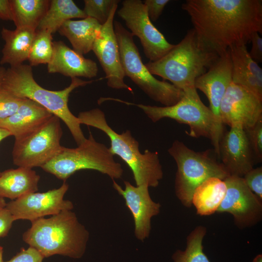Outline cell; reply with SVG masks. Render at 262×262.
<instances>
[{"label": "cell", "instance_id": "cell-24", "mask_svg": "<svg viewBox=\"0 0 262 262\" xmlns=\"http://www.w3.org/2000/svg\"><path fill=\"white\" fill-rule=\"evenodd\" d=\"M40 177L32 168L18 167L1 172L0 196L12 200L37 192Z\"/></svg>", "mask_w": 262, "mask_h": 262}, {"label": "cell", "instance_id": "cell-20", "mask_svg": "<svg viewBox=\"0 0 262 262\" xmlns=\"http://www.w3.org/2000/svg\"><path fill=\"white\" fill-rule=\"evenodd\" d=\"M53 115L39 104L24 98L15 114L0 120V128L7 130L15 140H19L38 129Z\"/></svg>", "mask_w": 262, "mask_h": 262}, {"label": "cell", "instance_id": "cell-19", "mask_svg": "<svg viewBox=\"0 0 262 262\" xmlns=\"http://www.w3.org/2000/svg\"><path fill=\"white\" fill-rule=\"evenodd\" d=\"M47 69L49 73H60L71 78H92L98 73L95 61L84 58L62 41H53V54Z\"/></svg>", "mask_w": 262, "mask_h": 262}, {"label": "cell", "instance_id": "cell-9", "mask_svg": "<svg viewBox=\"0 0 262 262\" xmlns=\"http://www.w3.org/2000/svg\"><path fill=\"white\" fill-rule=\"evenodd\" d=\"M141 109L153 122L168 118L187 125L191 137H204L213 139L215 131V121L209 107L201 100L196 90L184 93L182 98L176 103L168 106H157L134 104Z\"/></svg>", "mask_w": 262, "mask_h": 262}, {"label": "cell", "instance_id": "cell-35", "mask_svg": "<svg viewBox=\"0 0 262 262\" xmlns=\"http://www.w3.org/2000/svg\"><path fill=\"white\" fill-rule=\"evenodd\" d=\"M169 0H146L144 4L146 7L150 20L156 21L162 15L164 7L170 2Z\"/></svg>", "mask_w": 262, "mask_h": 262}, {"label": "cell", "instance_id": "cell-27", "mask_svg": "<svg viewBox=\"0 0 262 262\" xmlns=\"http://www.w3.org/2000/svg\"><path fill=\"white\" fill-rule=\"evenodd\" d=\"M87 17L83 10L72 0H51L46 14L37 30H46L52 34L66 21L74 18Z\"/></svg>", "mask_w": 262, "mask_h": 262}, {"label": "cell", "instance_id": "cell-17", "mask_svg": "<svg viewBox=\"0 0 262 262\" xmlns=\"http://www.w3.org/2000/svg\"><path fill=\"white\" fill-rule=\"evenodd\" d=\"M113 181V187L125 201V204L133 216L134 235L139 240L147 238L151 229L152 218L160 212L161 204L153 201L148 188L145 185L133 186L125 180V188Z\"/></svg>", "mask_w": 262, "mask_h": 262}, {"label": "cell", "instance_id": "cell-23", "mask_svg": "<svg viewBox=\"0 0 262 262\" xmlns=\"http://www.w3.org/2000/svg\"><path fill=\"white\" fill-rule=\"evenodd\" d=\"M101 27L96 19L87 17L78 20H68L58 32L69 40L75 51L83 55L92 50Z\"/></svg>", "mask_w": 262, "mask_h": 262}, {"label": "cell", "instance_id": "cell-2", "mask_svg": "<svg viewBox=\"0 0 262 262\" xmlns=\"http://www.w3.org/2000/svg\"><path fill=\"white\" fill-rule=\"evenodd\" d=\"M31 223L22 240L44 258L58 255L79 259L84 255L89 232L72 210Z\"/></svg>", "mask_w": 262, "mask_h": 262}, {"label": "cell", "instance_id": "cell-40", "mask_svg": "<svg viewBox=\"0 0 262 262\" xmlns=\"http://www.w3.org/2000/svg\"><path fill=\"white\" fill-rule=\"evenodd\" d=\"M6 69L1 66H0V87L2 84Z\"/></svg>", "mask_w": 262, "mask_h": 262}, {"label": "cell", "instance_id": "cell-42", "mask_svg": "<svg viewBox=\"0 0 262 262\" xmlns=\"http://www.w3.org/2000/svg\"><path fill=\"white\" fill-rule=\"evenodd\" d=\"M6 203L3 197L0 196V209L5 207Z\"/></svg>", "mask_w": 262, "mask_h": 262}, {"label": "cell", "instance_id": "cell-25", "mask_svg": "<svg viewBox=\"0 0 262 262\" xmlns=\"http://www.w3.org/2000/svg\"><path fill=\"white\" fill-rule=\"evenodd\" d=\"M227 186L224 180L210 178L199 184L194 190L192 204L197 214L211 215L216 212L225 196Z\"/></svg>", "mask_w": 262, "mask_h": 262}, {"label": "cell", "instance_id": "cell-15", "mask_svg": "<svg viewBox=\"0 0 262 262\" xmlns=\"http://www.w3.org/2000/svg\"><path fill=\"white\" fill-rule=\"evenodd\" d=\"M117 6H114L108 20L102 25L92 50L105 72L107 85L113 89H126L133 93L131 87L124 82L125 75L114 30V19Z\"/></svg>", "mask_w": 262, "mask_h": 262}, {"label": "cell", "instance_id": "cell-41", "mask_svg": "<svg viewBox=\"0 0 262 262\" xmlns=\"http://www.w3.org/2000/svg\"><path fill=\"white\" fill-rule=\"evenodd\" d=\"M252 262H262V255H257L253 260Z\"/></svg>", "mask_w": 262, "mask_h": 262}, {"label": "cell", "instance_id": "cell-31", "mask_svg": "<svg viewBox=\"0 0 262 262\" xmlns=\"http://www.w3.org/2000/svg\"><path fill=\"white\" fill-rule=\"evenodd\" d=\"M253 154L259 162L262 160V117L252 126L244 129Z\"/></svg>", "mask_w": 262, "mask_h": 262}, {"label": "cell", "instance_id": "cell-39", "mask_svg": "<svg viewBox=\"0 0 262 262\" xmlns=\"http://www.w3.org/2000/svg\"><path fill=\"white\" fill-rule=\"evenodd\" d=\"M11 135L10 133L7 130L0 128V142L4 139ZM0 173L1 172L0 171Z\"/></svg>", "mask_w": 262, "mask_h": 262}, {"label": "cell", "instance_id": "cell-43", "mask_svg": "<svg viewBox=\"0 0 262 262\" xmlns=\"http://www.w3.org/2000/svg\"><path fill=\"white\" fill-rule=\"evenodd\" d=\"M3 248L0 246V262H3Z\"/></svg>", "mask_w": 262, "mask_h": 262}, {"label": "cell", "instance_id": "cell-13", "mask_svg": "<svg viewBox=\"0 0 262 262\" xmlns=\"http://www.w3.org/2000/svg\"><path fill=\"white\" fill-rule=\"evenodd\" d=\"M227 191L216 212L231 214L240 229L251 227L262 217V203L247 187L243 177L229 176L224 180Z\"/></svg>", "mask_w": 262, "mask_h": 262}, {"label": "cell", "instance_id": "cell-21", "mask_svg": "<svg viewBox=\"0 0 262 262\" xmlns=\"http://www.w3.org/2000/svg\"><path fill=\"white\" fill-rule=\"evenodd\" d=\"M229 50L232 63V82L262 100V68L251 58L246 45H236Z\"/></svg>", "mask_w": 262, "mask_h": 262}, {"label": "cell", "instance_id": "cell-36", "mask_svg": "<svg viewBox=\"0 0 262 262\" xmlns=\"http://www.w3.org/2000/svg\"><path fill=\"white\" fill-rule=\"evenodd\" d=\"M15 221L6 207L0 209V238L7 236Z\"/></svg>", "mask_w": 262, "mask_h": 262}, {"label": "cell", "instance_id": "cell-22", "mask_svg": "<svg viewBox=\"0 0 262 262\" xmlns=\"http://www.w3.org/2000/svg\"><path fill=\"white\" fill-rule=\"evenodd\" d=\"M36 31L26 28H16L13 30L2 28L1 36L4 45L0 64L15 66L28 60Z\"/></svg>", "mask_w": 262, "mask_h": 262}, {"label": "cell", "instance_id": "cell-4", "mask_svg": "<svg viewBox=\"0 0 262 262\" xmlns=\"http://www.w3.org/2000/svg\"><path fill=\"white\" fill-rule=\"evenodd\" d=\"M219 56L201 42L192 28L164 56L145 65L152 75L170 81L185 93L196 90V80L206 72Z\"/></svg>", "mask_w": 262, "mask_h": 262}, {"label": "cell", "instance_id": "cell-3", "mask_svg": "<svg viewBox=\"0 0 262 262\" xmlns=\"http://www.w3.org/2000/svg\"><path fill=\"white\" fill-rule=\"evenodd\" d=\"M71 79L70 85L63 90H47L35 82L32 66L22 64L6 69L0 89L20 98L31 99L59 117L66 124L78 146L86 138L78 118L69 109L68 98L75 88L91 83L93 81H83L78 78Z\"/></svg>", "mask_w": 262, "mask_h": 262}, {"label": "cell", "instance_id": "cell-34", "mask_svg": "<svg viewBox=\"0 0 262 262\" xmlns=\"http://www.w3.org/2000/svg\"><path fill=\"white\" fill-rule=\"evenodd\" d=\"M44 258L34 248L29 246L20 251L10 260L3 262H43Z\"/></svg>", "mask_w": 262, "mask_h": 262}, {"label": "cell", "instance_id": "cell-16", "mask_svg": "<svg viewBox=\"0 0 262 262\" xmlns=\"http://www.w3.org/2000/svg\"><path fill=\"white\" fill-rule=\"evenodd\" d=\"M220 115L222 123L230 127L236 125L244 129L250 127L262 117V100L231 82L222 100Z\"/></svg>", "mask_w": 262, "mask_h": 262}, {"label": "cell", "instance_id": "cell-7", "mask_svg": "<svg viewBox=\"0 0 262 262\" xmlns=\"http://www.w3.org/2000/svg\"><path fill=\"white\" fill-rule=\"evenodd\" d=\"M175 161L177 170L175 194L181 204L190 207L195 189L206 180L216 177L224 180L229 176L225 168L212 154V150L196 152L183 142L175 140L168 149Z\"/></svg>", "mask_w": 262, "mask_h": 262}, {"label": "cell", "instance_id": "cell-14", "mask_svg": "<svg viewBox=\"0 0 262 262\" xmlns=\"http://www.w3.org/2000/svg\"><path fill=\"white\" fill-rule=\"evenodd\" d=\"M69 185L65 181L58 188L45 192H33L6 203L14 220H28L31 222L47 215H53L72 210L73 203L64 199Z\"/></svg>", "mask_w": 262, "mask_h": 262}, {"label": "cell", "instance_id": "cell-6", "mask_svg": "<svg viewBox=\"0 0 262 262\" xmlns=\"http://www.w3.org/2000/svg\"><path fill=\"white\" fill-rule=\"evenodd\" d=\"M41 168L64 181L81 170H95L113 180L120 179L124 171L121 164L115 160L109 147L96 141L91 133L76 148L62 146L56 155Z\"/></svg>", "mask_w": 262, "mask_h": 262}, {"label": "cell", "instance_id": "cell-11", "mask_svg": "<svg viewBox=\"0 0 262 262\" xmlns=\"http://www.w3.org/2000/svg\"><path fill=\"white\" fill-rule=\"evenodd\" d=\"M117 15L131 33L140 39L145 55L150 62L161 59L174 47L153 24L141 0H123Z\"/></svg>", "mask_w": 262, "mask_h": 262}, {"label": "cell", "instance_id": "cell-12", "mask_svg": "<svg viewBox=\"0 0 262 262\" xmlns=\"http://www.w3.org/2000/svg\"><path fill=\"white\" fill-rule=\"evenodd\" d=\"M232 82V63L228 49L219 55L206 72L195 81L196 89L202 92L209 102V108L215 121V131L212 144L218 151L223 134L224 127L220 115V107L224 96Z\"/></svg>", "mask_w": 262, "mask_h": 262}, {"label": "cell", "instance_id": "cell-8", "mask_svg": "<svg viewBox=\"0 0 262 262\" xmlns=\"http://www.w3.org/2000/svg\"><path fill=\"white\" fill-rule=\"evenodd\" d=\"M114 27L125 76L151 99L164 106L178 102L184 95L183 92L172 83L155 78L143 63L134 36L117 20L114 22Z\"/></svg>", "mask_w": 262, "mask_h": 262}, {"label": "cell", "instance_id": "cell-32", "mask_svg": "<svg viewBox=\"0 0 262 262\" xmlns=\"http://www.w3.org/2000/svg\"><path fill=\"white\" fill-rule=\"evenodd\" d=\"M24 98L0 89V120L7 118L15 114Z\"/></svg>", "mask_w": 262, "mask_h": 262}, {"label": "cell", "instance_id": "cell-28", "mask_svg": "<svg viewBox=\"0 0 262 262\" xmlns=\"http://www.w3.org/2000/svg\"><path fill=\"white\" fill-rule=\"evenodd\" d=\"M206 228L197 226L188 235L184 250L178 249L172 255L174 262H211L203 251V240Z\"/></svg>", "mask_w": 262, "mask_h": 262}, {"label": "cell", "instance_id": "cell-10", "mask_svg": "<svg viewBox=\"0 0 262 262\" xmlns=\"http://www.w3.org/2000/svg\"><path fill=\"white\" fill-rule=\"evenodd\" d=\"M62 134L60 119L53 115L38 129L15 140L12 151L14 164L32 169L41 167L60 151Z\"/></svg>", "mask_w": 262, "mask_h": 262}, {"label": "cell", "instance_id": "cell-18", "mask_svg": "<svg viewBox=\"0 0 262 262\" xmlns=\"http://www.w3.org/2000/svg\"><path fill=\"white\" fill-rule=\"evenodd\" d=\"M219 158L229 176H243L253 168V152L241 125L224 132L219 144Z\"/></svg>", "mask_w": 262, "mask_h": 262}, {"label": "cell", "instance_id": "cell-1", "mask_svg": "<svg viewBox=\"0 0 262 262\" xmlns=\"http://www.w3.org/2000/svg\"><path fill=\"white\" fill-rule=\"evenodd\" d=\"M181 8L201 42L219 55L262 33V0H186Z\"/></svg>", "mask_w": 262, "mask_h": 262}, {"label": "cell", "instance_id": "cell-33", "mask_svg": "<svg viewBox=\"0 0 262 262\" xmlns=\"http://www.w3.org/2000/svg\"><path fill=\"white\" fill-rule=\"evenodd\" d=\"M243 179L249 189L260 199H262V167L252 168Z\"/></svg>", "mask_w": 262, "mask_h": 262}, {"label": "cell", "instance_id": "cell-38", "mask_svg": "<svg viewBox=\"0 0 262 262\" xmlns=\"http://www.w3.org/2000/svg\"><path fill=\"white\" fill-rule=\"evenodd\" d=\"M0 19L12 21L10 0H0Z\"/></svg>", "mask_w": 262, "mask_h": 262}, {"label": "cell", "instance_id": "cell-26", "mask_svg": "<svg viewBox=\"0 0 262 262\" xmlns=\"http://www.w3.org/2000/svg\"><path fill=\"white\" fill-rule=\"evenodd\" d=\"M48 0H10L12 21L16 28L36 30L49 9Z\"/></svg>", "mask_w": 262, "mask_h": 262}, {"label": "cell", "instance_id": "cell-30", "mask_svg": "<svg viewBox=\"0 0 262 262\" xmlns=\"http://www.w3.org/2000/svg\"><path fill=\"white\" fill-rule=\"evenodd\" d=\"M118 0H84L83 10L87 17L96 19L101 25L106 23L110 12Z\"/></svg>", "mask_w": 262, "mask_h": 262}, {"label": "cell", "instance_id": "cell-29", "mask_svg": "<svg viewBox=\"0 0 262 262\" xmlns=\"http://www.w3.org/2000/svg\"><path fill=\"white\" fill-rule=\"evenodd\" d=\"M52 34L46 30H36L28 60L31 66L48 64L53 54Z\"/></svg>", "mask_w": 262, "mask_h": 262}, {"label": "cell", "instance_id": "cell-5", "mask_svg": "<svg viewBox=\"0 0 262 262\" xmlns=\"http://www.w3.org/2000/svg\"><path fill=\"white\" fill-rule=\"evenodd\" d=\"M77 117L81 124L101 130L109 138V149L119 156L131 170L136 185L156 187L163 178L159 154L146 149L140 151L138 142L129 130L121 133L115 131L108 124L103 111L98 108L80 112Z\"/></svg>", "mask_w": 262, "mask_h": 262}, {"label": "cell", "instance_id": "cell-37", "mask_svg": "<svg viewBox=\"0 0 262 262\" xmlns=\"http://www.w3.org/2000/svg\"><path fill=\"white\" fill-rule=\"evenodd\" d=\"M258 32L254 33L251 38L252 46L250 51H248L251 58L256 63L262 62V38Z\"/></svg>", "mask_w": 262, "mask_h": 262}]
</instances>
